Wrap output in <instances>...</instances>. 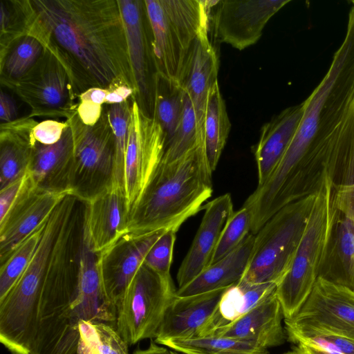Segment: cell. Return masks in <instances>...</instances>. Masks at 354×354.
Listing matches in <instances>:
<instances>
[{
    "instance_id": "7",
    "label": "cell",
    "mask_w": 354,
    "mask_h": 354,
    "mask_svg": "<svg viewBox=\"0 0 354 354\" xmlns=\"http://www.w3.org/2000/svg\"><path fill=\"white\" fill-rule=\"evenodd\" d=\"M317 194L286 205L262 226L255 234L250 261L241 281L279 283L290 266Z\"/></svg>"
},
{
    "instance_id": "47",
    "label": "cell",
    "mask_w": 354,
    "mask_h": 354,
    "mask_svg": "<svg viewBox=\"0 0 354 354\" xmlns=\"http://www.w3.org/2000/svg\"><path fill=\"white\" fill-rule=\"evenodd\" d=\"M109 90L98 87L90 88L83 92L79 97L80 101H91L95 104L103 105Z\"/></svg>"
},
{
    "instance_id": "27",
    "label": "cell",
    "mask_w": 354,
    "mask_h": 354,
    "mask_svg": "<svg viewBox=\"0 0 354 354\" xmlns=\"http://www.w3.org/2000/svg\"><path fill=\"white\" fill-rule=\"evenodd\" d=\"M255 234L252 233L229 254L210 264L185 286L177 289L176 295L186 297L228 288L243 277L252 257Z\"/></svg>"
},
{
    "instance_id": "38",
    "label": "cell",
    "mask_w": 354,
    "mask_h": 354,
    "mask_svg": "<svg viewBox=\"0 0 354 354\" xmlns=\"http://www.w3.org/2000/svg\"><path fill=\"white\" fill-rule=\"evenodd\" d=\"M252 220L250 209L245 205L234 212L223 230L211 264L229 254L242 243L251 233Z\"/></svg>"
},
{
    "instance_id": "8",
    "label": "cell",
    "mask_w": 354,
    "mask_h": 354,
    "mask_svg": "<svg viewBox=\"0 0 354 354\" xmlns=\"http://www.w3.org/2000/svg\"><path fill=\"white\" fill-rule=\"evenodd\" d=\"M329 216L330 187L326 176L324 185L317 192L307 226L290 266L275 291L284 319L292 318L299 311L317 279Z\"/></svg>"
},
{
    "instance_id": "51",
    "label": "cell",
    "mask_w": 354,
    "mask_h": 354,
    "mask_svg": "<svg viewBox=\"0 0 354 354\" xmlns=\"http://www.w3.org/2000/svg\"><path fill=\"white\" fill-rule=\"evenodd\" d=\"M352 3L354 4V1H352Z\"/></svg>"
},
{
    "instance_id": "4",
    "label": "cell",
    "mask_w": 354,
    "mask_h": 354,
    "mask_svg": "<svg viewBox=\"0 0 354 354\" xmlns=\"http://www.w3.org/2000/svg\"><path fill=\"white\" fill-rule=\"evenodd\" d=\"M327 178L329 225L317 278L354 291V124L335 135Z\"/></svg>"
},
{
    "instance_id": "39",
    "label": "cell",
    "mask_w": 354,
    "mask_h": 354,
    "mask_svg": "<svg viewBox=\"0 0 354 354\" xmlns=\"http://www.w3.org/2000/svg\"><path fill=\"white\" fill-rule=\"evenodd\" d=\"M176 231L165 230L149 251L144 263L163 278L172 280L170 269L176 241Z\"/></svg>"
},
{
    "instance_id": "13",
    "label": "cell",
    "mask_w": 354,
    "mask_h": 354,
    "mask_svg": "<svg viewBox=\"0 0 354 354\" xmlns=\"http://www.w3.org/2000/svg\"><path fill=\"white\" fill-rule=\"evenodd\" d=\"M0 83L29 106V117H62L67 120L77 113L79 102L75 100L78 97L67 71L46 48L24 76Z\"/></svg>"
},
{
    "instance_id": "33",
    "label": "cell",
    "mask_w": 354,
    "mask_h": 354,
    "mask_svg": "<svg viewBox=\"0 0 354 354\" xmlns=\"http://www.w3.org/2000/svg\"><path fill=\"white\" fill-rule=\"evenodd\" d=\"M32 15L30 0L0 1V58L17 39L28 35Z\"/></svg>"
},
{
    "instance_id": "23",
    "label": "cell",
    "mask_w": 354,
    "mask_h": 354,
    "mask_svg": "<svg viewBox=\"0 0 354 354\" xmlns=\"http://www.w3.org/2000/svg\"><path fill=\"white\" fill-rule=\"evenodd\" d=\"M208 29L207 24L196 37L180 84L193 104L199 126L203 129L208 93L218 82L219 70L218 56L209 38Z\"/></svg>"
},
{
    "instance_id": "26",
    "label": "cell",
    "mask_w": 354,
    "mask_h": 354,
    "mask_svg": "<svg viewBox=\"0 0 354 354\" xmlns=\"http://www.w3.org/2000/svg\"><path fill=\"white\" fill-rule=\"evenodd\" d=\"M73 156V134L69 124L57 142L50 145L36 142L28 169L32 180L47 189H71Z\"/></svg>"
},
{
    "instance_id": "50",
    "label": "cell",
    "mask_w": 354,
    "mask_h": 354,
    "mask_svg": "<svg viewBox=\"0 0 354 354\" xmlns=\"http://www.w3.org/2000/svg\"><path fill=\"white\" fill-rule=\"evenodd\" d=\"M172 354H183V353H178V352H176V351H172Z\"/></svg>"
},
{
    "instance_id": "49",
    "label": "cell",
    "mask_w": 354,
    "mask_h": 354,
    "mask_svg": "<svg viewBox=\"0 0 354 354\" xmlns=\"http://www.w3.org/2000/svg\"><path fill=\"white\" fill-rule=\"evenodd\" d=\"M282 354H302L299 348L296 346L292 351L283 353Z\"/></svg>"
},
{
    "instance_id": "5",
    "label": "cell",
    "mask_w": 354,
    "mask_h": 354,
    "mask_svg": "<svg viewBox=\"0 0 354 354\" xmlns=\"http://www.w3.org/2000/svg\"><path fill=\"white\" fill-rule=\"evenodd\" d=\"M78 200L67 196L48 218L27 267L0 300V341L12 354H36L47 263L61 226Z\"/></svg>"
},
{
    "instance_id": "31",
    "label": "cell",
    "mask_w": 354,
    "mask_h": 354,
    "mask_svg": "<svg viewBox=\"0 0 354 354\" xmlns=\"http://www.w3.org/2000/svg\"><path fill=\"white\" fill-rule=\"evenodd\" d=\"M185 92L157 75L153 118L159 123L166 135V144L173 137L181 119Z\"/></svg>"
},
{
    "instance_id": "37",
    "label": "cell",
    "mask_w": 354,
    "mask_h": 354,
    "mask_svg": "<svg viewBox=\"0 0 354 354\" xmlns=\"http://www.w3.org/2000/svg\"><path fill=\"white\" fill-rule=\"evenodd\" d=\"M203 134L204 129L199 126L193 104L185 92L181 119L173 137L165 145L162 160L170 162L180 158L189 151Z\"/></svg>"
},
{
    "instance_id": "20",
    "label": "cell",
    "mask_w": 354,
    "mask_h": 354,
    "mask_svg": "<svg viewBox=\"0 0 354 354\" xmlns=\"http://www.w3.org/2000/svg\"><path fill=\"white\" fill-rule=\"evenodd\" d=\"M83 203L84 225L98 255L127 233L124 196L122 190L108 185Z\"/></svg>"
},
{
    "instance_id": "25",
    "label": "cell",
    "mask_w": 354,
    "mask_h": 354,
    "mask_svg": "<svg viewBox=\"0 0 354 354\" xmlns=\"http://www.w3.org/2000/svg\"><path fill=\"white\" fill-rule=\"evenodd\" d=\"M37 122L27 116L0 124V190L28 171L37 141L33 128Z\"/></svg>"
},
{
    "instance_id": "44",
    "label": "cell",
    "mask_w": 354,
    "mask_h": 354,
    "mask_svg": "<svg viewBox=\"0 0 354 354\" xmlns=\"http://www.w3.org/2000/svg\"><path fill=\"white\" fill-rule=\"evenodd\" d=\"M17 107L12 96L1 91L0 93V121L1 123L12 122L17 118Z\"/></svg>"
},
{
    "instance_id": "40",
    "label": "cell",
    "mask_w": 354,
    "mask_h": 354,
    "mask_svg": "<svg viewBox=\"0 0 354 354\" xmlns=\"http://www.w3.org/2000/svg\"><path fill=\"white\" fill-rule=\"evenodd\" d=\"M69 122L46 120L33 128L32 135L35 140L41 144L50 145L57 142L62 138L64 131L68 127Z\"/></svg>"
},
{
    "instance_id": "17",
    "label": "cell",
    "mask_w": 354,
    "mask_h": 354,
    "mask_svg": "<svg viewBox=\"0 0 354 354\" xmlns=\"http://www.w3.org/2000/svg\"><path fill=\"white\" fill-rule=\"evenodd\" d=\"M165 230L142 235L126 233L97 257L104 292L117 307L127 288L156 241Z\"/></svg>"
},
{
    "instance_id": "18",
    "label": "cell",
    "mask_w": 354,
    "mask_h": 354,
    "mask_svg": "<svg viewBox=\"0 0 354 354\" xmlns=\"http://www.w3.org/2000/svg\"><path fill=\"white\" fill-rule=\"evenodd\" d=\"M66 318L73 326H77L81 321L115 326L117 319V307L104 292L97 257L84 224L79 253L77 291Z\"/></svg>"
},
{
    "instance_id": "29",
    "label": "cell",
    "mask_w": 354,
    "mask_h": 354,
    "mask_svg": "<svg viewBox=\"0 0 354 354\" xmlns=\"http://www.w3.org/2000/svg\"><path fill=\"white\" fill-rule=\"evenodd\" d=\"M231 129L218 81L208 93L204 119L207 156L213 171L216 169Z\"/></svg>"
},
{
    "instance_id": "3",
    "label": "cell",
    "mask_w": 354,
    "mask_h": 354,
    "mask_svg": "<svg viewBox=\"0 0 354 354\" xmlns=\"http://www.w3.org/2000/svg\"><path fill=\"white\" fill-rule=\"evenodd\" d=\"M212 172L205 135L180 158L161 160L127 226V233L142 235L176 232L203 209L213 192Z\"/></svg>"
},
{
    "instance_id": "16",
    "label": "cell",
    "mask_w": 354,
    "mask_h": 354,
    "mask_svg": "<svg viewBox=\"0 0 354 354\" xmlns=\"http://www.w3.org/2000/svg\"><path fill=\"white\" fill-rule=\"evenodd\" d=\"M291 0L217 1L212 17L215 38L242 50L257 43L271 19Z\"/></svg>"
},
{
    "instance_id": "10",
    "label": "cell",
    "mask_w": 354,
    "mask_h": 354,
    "mask_svg": "<svg viewBox=\"0 0 354 354\" xmlns=\"http://www.w3.org/2000/svg\"><path fill=\"white\" fill-rule=\"evenodd\" d=\"M73 134V156L69 187L84 202L109 185L115 142L106 108L94 126L82 123L77 113L67 119Z\"/></svg>"
},
{
    "instance_id": "42",
    "label": "cell",
    "mask_w": 354,
    "mask_h": 354,
    "mask_svg": "<svg viewBox=\"0 0 354 354\" xmlns=\"http://www.w3.org/2000/svg\"><path fill=\"white\" fill-rule=\"evenodd\" d=\"M295 344L302 354H342L333 344L319 337L301 338Z\"/></svg>"
},
{
    "instance_id": "28",
    "label": "cell",
    "mask_w": 354,
    "mask_h": 354,
    "mask_svg": "<svg viewBox=\"0 0 354 354\" xmlns=\"http://www.w3.org/2000/svg\"><path fill=\"white\" fill-rule=\"evenodd\" d=\"M277 287L274 283H250L240 280L227 288L201 337L212 336L236 322L274 293Z\"/></svg>"
},
{
    "instance_id": "30",
    "label": "cell",
    "mask_w": 354,
    "mask_h": 354,
    "mask_svg": "<svg viewBox=\"0 0 354 354\" xmlns=\"http://www.w3.org/2000/svg\"><path fill=\"white\" fill-rule=\"evenodd\" d=\"M183 354H267L268 349L226 337L168 339L157 342Z\"/></svg>"
},
{
    "instance_id": "41",
    "label": "cell",
    "mask_w": 354,
    "mask_h": 354,
    "mask_svg": "<svg viewBox=\"0 0 354 354\" xmlns=\"http://www.w3.org/2000/svg\"><path fill=\"white\" fill-rule=\"evenodd\" d=\"M28 172L21 178L0 190V222L2 221L14 205L28 178Z\"/></svg>"
},
{
    "instance_id": "2",
    "label": "cell",
    "mask_w": 354,
    "mask_h": 354,
    "mask_svg": "<svg viewBox=\"0 0 354 354\" xmlns=\"http://www.w3.org/2000/svg\"><path fill=\"white\" fill-rule=\"evenodd\" d=\"M354 97V6L346 35L323 80L304 101L302 118L277 167L262 186L273 202L286 205L316 194L327 173L333 136Z\"/></svg>"
},
{
    "instance_id": "21",
    "label": "cell",
    "mask_w": 354,
    "mask_h": 354,
    "mask_svg": "<svg viewBox=\"0 0 354 354\" xmlns=\"http://www.w3.org/2000/svg\"><path fill=\"white\" fill-rule=\"evenodd\" d=\"M226 288L186 297L176 295L165 310L155 342L201 337Z\"/></svg>"
},
{
    "instance_id": "19",
    "label": "cell",
    "mask_w": 354,
    "mask_h": 354,
    "mask_svg": "<svg viewBox=\"0 0 354 354\" xmlns=\"http://www.w3.org/2000/svg\"><path fill=\"white\" fill-rule=\"evenodd\" d=\"M203 209L199 227L177 272L178 289L185 286L211 264L223 230L234 213L231 195L227 193L215 198L205 203Z\"/></svg>"
},
{
    "instance_id": "32",
    "label": "cell",
    "mask_w": 354,
    "mask_h": 354,
    "mask_svg": "<svg viewBox=\"0 0 354 354\" xmlns=\"http://www.w3.org/2000/svg\"><path fill=\"white\" fill-rule=\"evenodd\" d=\"M77 328L78 354H129V345L114 325L81 321Z\"/></svg>"
},
{
    "instance_id": "48",
    "label": "cell",
    "mask_w": 354,
    "mask_h": 354,
    "mask_svg": "<svg viewBox=\"0 0 354 354\" xmlns=\"http://www.w3.org/2000/svg\"><path fill=\"white\" fill-rule=\"evenodd\" d=\"M133 354H172V351L159 346L155 340L151 339L150 344L147 348L136 349L133 351Z\"/></svg>"
},
{
    "instance_id": "12",
    "label": "cell",
    "mask_w": 354,
    "mask_h": 354,
    "mask_svg": "<svg viewBox=\"0 0 354 354\" xmlns=\"http://www.w3.org/2000/svg\"><path fill=\"white\" fill-rule=\"evenodd\" d=\"M284 323L292 343L319 334L354 339V291L317 278L303 306Z\"/></svg>"
},
{
    "instance_id": "43",
    "label": "cell",
    "mask_w": 354,
    "mask_h": 354,
    "mask_svg": "<svg viewBox=\"0 0 354 354\" xmlns=\"http://www.w3.org/2000/svg\"><path fill=\"white\" fill-rule=\"evenodd\" d=\"M103 111V105L91 101H80L77 113L83 124L94 126L100 119Z\"/></svg>"
},
{
    "instance_id": "9",
    "label": "cell",
    "mask_w": 354,
    "mask_h": 354,
    "mask_svg": "<svg viewBox=\"0 0 354 354\" xmlns=\"http://www.w3.org/2000/svg\"><path fill=\"white\" fill-rule=\"evenodd\" d=\"M176 292L172 280L141 266L117 304L115 327L129 346L156 338Z\"/></svg>"
},
{
    "instance_id": "34",
    "label": "cell",
    "mask_w": 354,
    "mask_h": 354,
    "mask_svg": "<svg viewBox=\"0 0 354 354\" xmlns=\"http://www.w3.org/2000/svg\"><path fill=\"white\" fill-rule=\"evenodd\" d=\"M44 46L31 35L17 39L0 58V82L19 79L41 56Z\"/></svg>"
},
{
    "instance_id": "35",
    "label": "cell",
    "mask_w": 354,
    "mask_h": 354,
    "mask_svg": "<svg viewBox=\"0 0 354 354\" xmlns=\"http://www.w3.org/2000/svg\"><path fill=\"white\" fill-rule=\"evenodd\" d=\"M129 100L120 104L106 105L115 142L114 164L109 185L122 190V192L125 154L132 103L131 98V100Z\"/></svg>"
},
{
    "instance_id": "36",
    "label": "cell",
    "mask_w": 354,
    "mask_h": 354,
    "mask_svg": "<svg viewBox=\"0 0 354 354\" xmlns=\"http://www.w3.org/2000/svg\"><path fill=\"white\" fill-rule=\"evenodd\" d=\"M47 220L25 239L1 264L0 300L8 293L27 267L39 242Z\"/></svg>"
},
{
    "instance_id": "1",
    "label": "cell",
    "mask_w": 354,
    "mask_h": 354,
    "mask_svg": "<svg viewBox=\"0 0 354 354\" xmlns=\"http://www.w3.org/2000/svg\"><path fill=\"white\" fill-rule=\"evenodd\" d=\"M28 35L66 68L77 96L93 87L136 85L117 0H31ZM133 96V97H134ZM133 98V97H131Z\"/></svg>"
},
{
    "instance_id": "45",
    "label": "cell",
    "mask_w": 354,
    "mask_h": 354,
    "mask_svg": "<svg viewBox=\"0 0 354 354\" xmlns=\"http://www.w3.org/2000/svg\"><path fill=\"white\" fill-rule=\"evenodd\" d=\"M333 344L342 354H354V339L333 334H319L315 336ZM307 338V337H306Z\"/></svg>"
},
{
    "instance_id": "24",
    "label": "cell",
    "mask_w": 354,
    "mask_h": 354,
    "mask_svg": "<svg viewBox=\"0 0 354 354\" xmlns=\"http://www.w3.org/2000/svg\"><path fill=\"white\" fill-rule=\"evenodd\" d=\"M304 102L286 108L261 128L254 154L257 166L258 185H264L272 176L298 129Z\"/></svg>"
},
{
    "instance_id": "6",
    "label": "cell",
    "mask_w": 354,
    "mask_h": 354,
    "mask_svg": "<svg viewBox=\"0 0 354 354\" xmlns=\"http://www.w3.org/2000/svg\"><path fill=\"white\" fill-rule=\"evenodd\" d=\"M157 75L181 86L194 40L217 1L144 0Z\"/></svg>"
},
{
    "instance_id": "22",
    "label": "cell",
    "mask_w": 354,
    "mask_h": 354,
    "mask_svg": "<svg viewBox=\"0 0 354 354\" xmlns=\"http://www.w3.org/2000/svg\"><path fill=\"white\" fill-rule=\"evenodd\" d=\"M283 318L282 308L274 292L244 316L217 330L212 336L230 337L268 349L283 344L287 338L282 326Z\"/></svg>"
},
{
    "instance_id": "11",
    "label": "cell",
    "mask_w": 354,
    "mask_h": 354,
    "mask_svg": "<svg viewBox=\"0 0 354 354\" xmlns=\"http://www.w3.org/2000/svg\"><path fill=\"white\" fill-rule=\"evenodd\" d=\"M123 192L128 224L164 155L166 135L159 123L131 98Z\"/></svg>"
},
{
    "instance_id": "46",
    "label": "cell",
    "mask_w": 354,
    "mask_h": 354,
    "mask_svg": "<svg viewBox=\"0 0 354 354\" xmlns=\"http://www.w3.org/2000/svg\"><path fill=\"white\" fill-rule=\"evenodd\" d=\"M109 90V94L105 99L106 105L122 103L134 96V91L124 85L118 86Z\"/></svg>"
},
{
    "instance_id": "15",
    "label": "cell",
    "mask_w": 354,
    "mask_h": 354,
    "mask_svg": "<svg viewBox=\"0 0 354 354\" xmlns=\"http://www.w3.org/2000/svg\"><path fill=\"white\" fill-rule=\"evenodd\" d=\"M68 195H73V189H47L37 186L29 173L21 193L6 218L0 222L1 264L48 218Z\"/></svg>"
},
{
    "instance_id": "14",
    "label": "cell",
    "mask_w": 354,
    "mask_h": 354,
    "mask_svg": "<svg viewBox=\"0 0 354 354\" xmlns=\"http://www.w3.org/2000/svg\"><path fill=\"white\" fill-rule=\"evenodd\" d=\"M121 12L129 59L136 85L133 100L153 117L157 76L154 65L151 32L144 0H117Z\"/></svg>"
}]
</instances>
